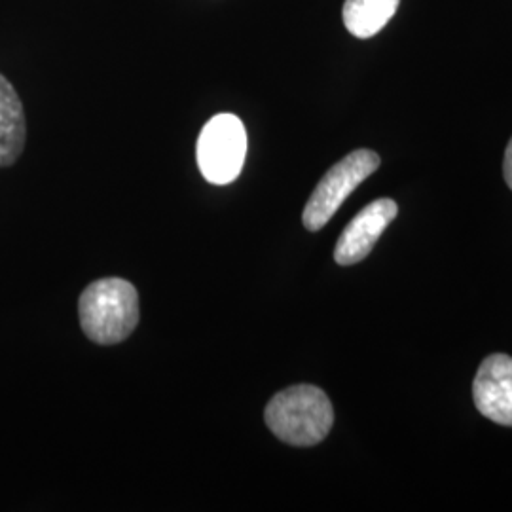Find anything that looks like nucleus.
Wrapping results in <instances>:
<instances>
[{
    "label": "nucleus",
    "mask_w": 512,
    "mask_h": 512,
    "mask_svg": "<svg viewBox=\"0 0 512 512\" xmlns=\"http://www.w3.org/2000/svg\"><path fill=\"white\" fill-rule=\"evenodd\" d=\"M80 327L99 346L120 344L139 325V294L120 277L93 281L78 300Z\"/></svg>",
    "instance_id": "1"
},
{
    "label": "nucleus",
    "mask_w": 512,
    "mask_h": 512,
    "mask_svg": "<svg viewBox=\"0 0 512 512\" xmlns=\"http://www.w3.org/2000/svg\"><path fill=\"white\" fill-rule=\"evenodd\" d=\"M264 420L277 439L306 448L327 439L334 423V410L323 389L293 385L268 403Z\"/></svg>",
    "instance_id": "2"
},
{
    "label": "nucleus",
    "mask_w": 512,
    "mask_h": 512,
    "mask_svg": "<svg viewBox=\"0 0 512 512\" xmlns=\"http://www.w3.org/2000/svg\"><path fill=\"white\" fill-rule=\"evenodd\" d=\"M380 167V156L374 150L359 148L344 160L332 165L325 177L315 186L304 207V226L310 232H319L327 226L349 194Z\"/></svg>",
    "instance_id": "3"
},
{
    "label": "nucleus",
    "mask_w": 512,
    "mask_h": 512,
    "mask_svg": "<svg viewBox=\"0 0 512 512\" xmlns=\"http://www.w3.org/2000/svg\"><path fill=\"white\" fill-rule=\"evenodd\" d=\"M247 156V131L236 114H217L203 126L196 158L203 179L211 184L234 183Z\"/></svg>",
    "instance_id": "4"
},
{
    "label": "nucleus",
    "mask_w": 512,
    "mask_h": 512,
    "mask_svg": "<svg viewBox=\"0 0 512 512\" xmlns=\"http://www.w3.org/2000/svg\"><path fill=\"white\" fill-rule=\"evenodd\" d=\"M399 213L397 203L382 198L368 203L357 217L344 228L334 249V260L340 266H353L370 255L376 241Z\"/></svg>",
    "instance_id": "5"
},
{
    "label": "nucleus",
    "mask_w": 512,
    "mask_h": 512,
    "mask_svg": "<svg viewBox=\"0 0 512 512\" xmlns=\"http://www.w3.org/2000/svg\"><path fill=\"white\" fill-rule=\"evenodd\" d=\"M473 397L482 416L512 427V357L495 353L480 365Z\"/></svg>",
    "instance_id": "6"
},
{
    "label": "nucleus",
    "mask_w": 512,
    "mask_h": 512,
    "mask_svg": "<svg viewBox=\"0 0 512 512\" xmlns=\"http://www.w3.org/2000/svg\"><path fill=\"white\" fill-rule=\"evenodd\" d=\"M27 139L25 112L12 82L0 74V167L18 162Z\"/></svg>",
    "instance_id": "7"
},
{
    "label": "nucleus",
    "mask_w": 512,
    "mask_h": 512,
    "mask_svg": "<svg viewBox=\"0 0 512 512\" xmlns=\"http://www.w3.org/2000/svg\"><path fill=\"white\" fill-rule=\"evenodd\" d=\"M401 0H346L342 18L353 37L378 35L395 16Z\"/></svg>",
    "instance_id": "8"
},
{
    "label": "nucleus",
    "mask_w": 512,
    "mask_h": 512,
    "mask_svg": "<svg viewBox=\"0 0 512 512\" xmlns=\"http://www.w3.org/2000/svg\"><path fill=\"white\" fill-rule=\"evenodd\" d=\"M503 173H505V181L512 190V139L509 141V147L505 150V164H503Z\"/></svg>",
    "instance_id": "9"
}]
</instances>
